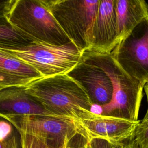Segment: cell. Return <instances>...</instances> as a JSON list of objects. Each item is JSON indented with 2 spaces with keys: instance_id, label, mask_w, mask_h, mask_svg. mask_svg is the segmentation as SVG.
Returning a JSON list of instances; mask_svg holds the SVG:
<instances>
[{
  "instance_id": "cell-1",
  "label": "cell",
  "mask_w": 148,
  "mask_h": 148,
  "mask_svg": "<svg viewBox=\"0 0 148 148\" xmlns=\"http://www.w3.org/2000/svg\"><path fill=\"white\" fill-rule=\"evenodd\" d=\"M25 88L53 116L77 120L83 110L92 111L84 91L66 74L32 80Z\"/></svg>"
},
{
  "instance_id": "cell-2",
  "label": "cell",
  "mask_w": 148,
  "mask_h": 148,
  "mask_svg": "<svg viewBox=\"0 0 148 148\" xmlns=\"http://www.w3.org/2000/svg\"><path fill=\"white\" fill-rule=\"evenodd\" d=\"M82 59L103 70L113 87L111 102L102 108L101 115L138 121L144 84L128 75L114 61L110 53H99L88 50L83 51Z\"/></svg>"
},
{
  "instance_id": "cell-3",
  "label": "cell",
  "mask_w": 148,
  "mask_h": 148,
  "mask_svg": "<svg viewBox=\"0 0 148 148\" xmlns=\"http://www.w3.org/2000/svg\"><path fill=\"white\" fill-rule=\"evenodd\" d=\"M8 19L16 29L35 42L56 46L72 42L43 0H16Z\"/></svg>"
},
{
  "instance_id": "cell-4",
  "label": "cell",
  "mask_w": 148,
  "mask_h": 148,
  "mask_svg": "<svg viewBox=\"0 0 148 148\" xmlns=\"http://www.w3.org/2000/svg\"><path fill=\"white\" fill-rule=\"evenodd\" d=\"M70 40L83 51L88 49L89 37L99 0H43Z\"/></svg>"
},
{
  "instance_id": "cell-5",
  "label": "cell",
  "mask_w": 148,
  "mask_h": 148,
  "mask_svg": "<svg viewBox=\"0 0 148 148\" xmlns=\"http://www.w3.org/2000/svg\"><path fill=\"white\" fill-rule=\"evenodd\" d=\"M10 54L36 70L43 77L67 74L81 60L82 51L72 43L62 46L35 42Z\"/></svg>"
},
{
  "instance_id": "cell-6",
  "label": "cell",
  "mask_w": 148,
  "mask_h": 148,
  "mask_svg": "<svg viewBox=\"0 0 148 148\" xmlns=\"http://www.w3.org/2000/svg\"><path fill=\"white\" fill-rule=\"evenodd\" d=\"M110 54L128 75L145 85L148 82V17L121 38Z\"/></svg>"
},
{
  "instance_id": "cell-7",
  "label": "cell",
  "mask_w": 148,
  "mask_h": 148,
  "mask_svg": "<svg viewBox=\"0 0 148 148\" xmlns=\"http://www.w3.org/2000/svg\"><path fill=\"white\" fill-rule=\"evenodd\" d=\"M20 131L43 138L57 148L70 147L78 135L87 137L77 120L53 116H24L6 117Z\"/></svg>"
},
{
  "instance_id": "cell-8",
  "label": "cell",
  "mask_w": 148,
  "mask_h": 148,
  "mask_svg": "<svg viewBox=\"0 0 148 148\" xmlns=\"http://www.w3.org/2000/svg\"><path fill=\"white\" fill-rule=\"evenodd\" d=\"M77 121L86 133L88 141L99 139L112 143H120L131 138L140 123V120L104 116L86 110L80 113Z\"/></svg>"
},
{
  "instance_id": "cell-9",
  "label": "cell",
  "mask_w": 148,
  "mask_h": 148,
  "mask_svg": "<svg viewBox=\"0 0 148 148\" xmlns=\"http://www.w3.org/2000/svg\"><path fill=\"white\" fill-rule=\"evenodd\" d=\"M66 75L83 88L92 106L102 108L111 102L113 84L109 75L99 67L81 58Z\"/></svg>"
},
{
  "instance_id": "cell-10",
  "label": "cell",
  "mask_w": 148,
  "mask_h": 148,
  "mask_svg": "<svg viewBox=\"0 0 148 148\" xmlns=\"http://www.w3.org/2000/svg\"><path fill=\"white\" fill-rule=\"evenodd\" d=\"M119 42L113 0H99L87 50L110 54Z\"/></svg>"
},
{
  "instance_id": "cell-11",
  "label": "cell",
  "mask_w": 148,
  "mask_h": 148,
  "mask_svg": "<svg viewBox=\"0 0 148 148\" xmlns=\"http://www.w3.org/2000/svg\"><path fill=\"white\" fill-rule=\"evenodd\" d=\"M0 116L9 117L52 115L27 91L25 86H20L0 90Z\"/></svg>"
},
{
  "instance_id": "cell-12",
  "label": "cell",
  "mask_w": 148,
  "mask_h": 148,
  "mask_svg": "<svg viewBox=\"0 0 148 148\" xmlns=\"http://www.w3.org/2000/svg\"><path fill=\"white\" fill-rule=\"evenodd\" d=\"M119 41L148 17V5L143 0H113Z\"/></svg>"
},
{
  "instance_id": "cell-13",
  "label": "cell",
  "mask_w": 148,
  "mask_h": 148,
  "mask_svg": "<svg viewBox=\"0 0 148 148\" xmlns=\"http://www.w3.org/2000/svg\"><path fill=\"white\" fill-rule=\"evenodd\" d=\"M0 71L34 80L43 77L33 67L17 58L8 50L0 49Z\"/></svg>"
},
{
  "instance_id": "cell-14",
  "label": "cell",
  "mask_w": 148,
  "mask_h": 148,
  "mask_svg": "<svg viewBox=\"0 0 148 148\" xmlns=\"http://www.w3.org/2000/svg\"><path fill=\"white\" fill-rule=\"evenodd\" d=\"M35 41L16 29L10 23L0 24V49L6 50L18 51Z\"/></svg>"
},
{
  "instance_id": "cell-15",
  "label": "cell",
  "mask_w": 148,
  "mask_h": 148,
  "mask_svg": "<svg viewBox=\"0 0 148 148\" xmlns=\"http://www.w3.org/2000/svg\"><path fill=\"white\" fill-rule=\"evenodd\" d=\"M0 148H21V135L8 119L0 116Z\"/></svg>"
},
{
  "instance_id": "cell-16",
  "label": "cell",
  "mask_w": 148,
  "mask_h": 148,
  "mask_svg": "<svg viewBox=\"0 0 148 148\" xmlns=\"http://www.w3.org/2000/svg\"><path fill=\"white\" fill-rule=\"evenodd\" d=\"M20 132L21 148H57L54 145L43 138L22 131H20Z\"/></svg>"
},
{
  "instance_id": "cell-17",
  "label": "cell",
  "mask_w": 148,
  "mask_h": 148,
  "mask_svg": "<svg viewBox=\"0 0 148 148\" xmlns=\"http://www.w3.org/2000/svg\"><path fill=\"white\" fill-rule=\"evenodd\" d=\"M32 80L0 71V90L10 86H27Z\"/></svg>"
},
{
  "instance_id": "cell-18",
  "label": "cell",
  "mask_w": 148,
  "mask_h": 148,
  "mask_svg": "<svg viewBox=\"0 0 148 148\" xmlns=\"http://www.w3.org/2000/svg\"><path fill=\"white\" fill-rule=\"evenodd\" d=\"M132 139L138 148H148V123L143 125L139 124Z\"/></svg>"
},
{
  "instance_id": "cell-19",
  "label": "cell",
  "mask_w": 148,
  "mask_h": 148,
  "mask_svg": "<svg viewBox=\"0 0 148 148\" xmlns=\"http://www.w3.org/2000/svg\"><path fill=\"white\" fill-rule=\"evenodd\" d=\"M94 148H138L134 142L132 136L118 143H112L105 140H99L96 143Z\"/></svg>"
},
{
  "instance_id": "cell-20",
  "label": "cell",
  "mask_w": 148,
  "mask_h": 148,
  "mask_svg": "<svg viewBox=\"0 0 148 148\" xmlns=\"http://www.w3.org/2000/svg\"><path fill=\"white\" fill-rule=\"evenodd\" d=\"M15 1L16 0L0 1V24H10L8 19V16Z\"/></svg>"
},
{
  "instance_id": "cell-21",
  "label": "cell",
  "mask_w": 148,
  "mask_h": 148,
  "mask_svg": "<svg viewBox=\"0 0 148 148\" xmlns=\"http://www.w3.org/2000/svg\"><path fill=\"white\" fill-rule=\"evenodd\" d=\"M147 123H148V108H147V112L145 114V117H143V119H142V121H140L139 124L140 125H143V124H145Z\"/></svg>"
},
{
  "instance_id": "cell-22",
  "label": "cell",
  "mask_w": 148,
  "mask_h": 148,
  "mask_svg": "<svg viewBox=\"0 0 148 148\" xmlns=\"http://www.w3.org/2000/svg\"><path fill=\"white\" fill-rule=\"evenodd\" d=\"M143 90L146 93V97H147V103H148V82H146V83L145 84Z\"/></svg>"
},
{
  "instance_id": "cell-23",
  "label": "cell",
  "mask_w": 148,
  "mask_h": 148,
  "mask_svg": "<svg viewBox=\"0 0 148 148\" xmlns=\"http://www.w3.org/2000/svg\"><path fill=\"white\" fill-rule=\"evenodd\" d=\"M78 148H91V147H90L89 142L87 141L86 143H84L83 145H82V146H81L80 147H79Z\"/></svg>"
},
{
  "instance_id": "cell-24",
  "label": "cell",
  "mask_w": 148,
  "mask_h": 148,
  "mask_svg": "<svg viewBox=\"0 0 148 148\" xmlns=\"http://www.w3.org/2000/svg\"><path fill=\"white\" fill-rule=\"evenodd\" d=\"M69 148H71V147H69Z\"/></svg>"
}]
</instances>
